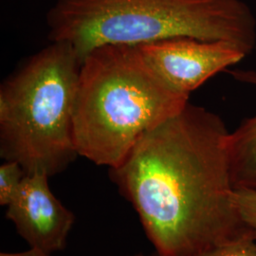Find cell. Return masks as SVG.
<instances>
[{
    "instance_id": "8",
    "label": "cell",
    "mask_w": 256,
    "mask_h": 256,
    "mask_svg": "<svg viewBox=\"0 0 256 256\" xmlns=\"http://www.w3.org/2000/svg\"><path fill=\"white\" fill-rule=\"evenodd\" d=\"M26 173L16 162H7L0 166V205L9 206L16 196Z\"/></svg>"
},
{
    "instance_id": "6",
    "label": "cell",
    "mask_w": 256,
    "mask_h": 256,
    "mask_svg": "<svg viewBox=\"0 0 256 256\" xmlns=\"http://www.w3.org/2000/svg\"><path fill=\"white\" fill-rule=\"evenodd\" d=\"M48 178L42 173L26 174L6 218L30 248L50 254L64 250L75 216L52 192Z\"/></svg>"
},
{
    "instance_id": "12",
    "label": "cell",
    "mask_w": 256,
    "mask_h": 256,
    "mask_svg": "<svg viewBox=\"0 0 256 256\" xmlns=\"http://www.w3.org/2000/svg\"><path fill=\"white\" fill-rule=\"evenodd\" d=\"M160 256L156 252L155 254H135V256Z\"/></svg>"
},
{
    "instance_id": "3",
    "label": "cell",
    "mask_w": 256,
    "mask_h": 256,
    "mask_svg": "<svg viewBox=\"0 0 256 256\" xmlns=\"http://www.w3.org/2000/svg\"><path fill=\"white\" fill-rule=\"evenodd\" d=\"M189 96L171 90L138 48L97 46L81 63L74 132L79 156L110 169L119 166L138 138L172 117Z\"/></svg>"
},
{
    "instance_id": "2",
    "label": "cell",
    "mask_w": 256,
    "mask_h": 256,
    "mask_svg": "<svg viewBox=\"0 0 256 256\" xmlns=\"http://www.w3.org/2000/svg\"><path fill=\"white\" fill-rule=\"evenodd\" d=\"M46 24L50 42L68 44L81 62L97 46L178 37L228 42L246 55L256 46V16L242 0H56Z\"/></svg>"
},
{
    "instance_id": "4",
    "label": "cell",
    "mask_w": 256,
    "mask_h": 256,
    "mask_svg": "<svg viewBox=\"0 0 256 256\" xmlns=\"http://www.w3.org/2000/svg\"><path fill=\"white\" fill-rule=\"evenodd\" d=\"M81 63L68 44L50 42L0 86V156L26 174L54 176L79 156L74 119Z\"/></svg>"
},
{
    "instance_id": "9",
    "label": "cell",
    "mask_w": 256,
    "mask_h": 256,
    "mask_svg": "<svg viewBox=\"0 0 256 256\" xmlns=\"http://www.w3.org/2000/svg\"><path fill=\"white\" fill-rule=\"evenodd\" d=\"M194 256H256V239L254 236L240 238L210 248Z\"/></svg>"
},
{
    "instance_id": "11",
    "label": "cell",
    "mask_w": 256,
    "mask_h": 256,
    "mask_svg": "<svg viewBox=\"0 0 256 256\" xmlns=\"http://www.w3.org/2000/svg\"><path fill=\"white\" fill-rule=\"evenodd\" d=\"M0 256H50V254L30 248L28 252H21V254H6L5 252V254H1Z\"/></svg>"
},
{
    "instance_id": "5",
    "label": "cell",
    "mask_w": 256,
    "mask_h": 256,
    "mask_svg": "<svg viewBox=\"0 0 256 256\" xmlns=\"http://www.w3.org/2000/svg\"><path fill=\"white\" fill-rule=\"evenodd\" d=\"M148 66L174 92L189 96L247 55L224 41L178 37L137 46Z\"/></svg>"
},
{
    "instance_id": "7",
    "label": "cell",
    "mask_w": 256,
    "mask_h": 256,
    "mask_svg": "<svg viewBox=\"0 0 256 256\" xmlns=\"http://www.w3.org/2000/svg\"><path fill=\"white\" fill-rule=\"evenodd\" d=\"M225 72L238 82L256 86V70L229 68ZM227 150L234 188L256 191V114L230 132Z\"/></svg>"
},
{
    "instance_id": "1",
    "label": "cell",
    "mask_w": 256,
    "mask_h": 256,
    "mask_svg": "<svg viewBox=\"0 0 256 256\" xmlns=\"http://www.w3.org/2000/svg\"><path fill=\"white\" fill-rule=\"evenodd\" d=\"M229 133L218 114L188 102L110 169L158 256H194L254 236L234 200Z\"/></svg>"
},
{
    "instance_id": "10",
    "label": "cell",
    "mask_w": 256,
    "mask_h": 256,
    "mask_svg": "<svg viewBox=\"0 0 256 256\" xmlns=\"http://www.w3.org/2000/svg\"><path fill=\"white\" fill-rule=\"evenodd\" d=\"M234 200L241 218L256 239V191L238 189Z\"/></svg>"
}]
</instances>
